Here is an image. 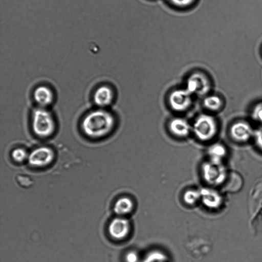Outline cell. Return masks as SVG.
<instances>
[{
	"label": "cell",
	"instance_id": "obj_11",
	"mask_svg": "<svg viewBox=\"0 0 262 262\" xmlns=\"http://www.w3.org/2000/svg\"><path fill=\"white\" fill-rule=\"evenodd\" d=\"M168 128L172 134L180 138L187 137L192 131V125L186 119L181 117L170 120Z\"/></svg>",
	"mask_w": 262,
	"mask_h": 262
},
{
	"label": "cell",
	"instance_id": "obj_20",
	"mask_svg": "<svg viewBox=\"0 0 262 262\" xmlns=\"http://www.w3.org/2000/svg\"><path fill=\"white\" fill-rule=\"evenodd\" d=\"M251 118L262 125V102L255 104L251 111Z\"/></svg>",
	"mask_w": 262,
	"mask_h": 262
},
{
	"label": "cell",
	"instance_id": "obj_3",
	"mask_svg": "<svg viewBox=\"0 0 262 262\" xmlns=\"http://www.w3.org/2000/svg\"><path fill=\"white\" fill-rule=\"evenodd\" d=\"M192 131L195 137L202 141H209L213 139L218 132L217 120L213 116L201 114L192 125Z\"/></svg>",
	"mask_w": 262,
	"mask_h": 262
},
{
	"label": "cell",
	"instance_id": "obj_9",
	"mask_svg": "<svg viewBox=\"0 0 262 262\" xmlns=\"http://www.w3.org/2000/svg\"><path fill=\"white\" fill-rule=\"evenodd\" d=\"M248 206L250 216L262 211V175L255 181L250 190Z\"/></svg>",
	"mask_w": 262,
	"mask_h": 262
},
{
	"label": "cell",
	"instance_id": "obj_7",
	"mask_svg": "<svg viewBox=\"0 0 262 262\" xmlns=\"http://www.w3.org/2000/svg\"><path fill=\"white\" fill-rule=\"evenodd\" d=\"M192 95L185 88L172 91L168 96L170 107L177 112H184L191 105Z\"/></svg>",
	"mask_w": 262,
	"mask_h": 262
},
{
	"label": "cell",
	"instance_id": "obj_8",
	"mask_svg": "<svg viewBox=\"0 0 262 262\" xmlns=\"http://www.w3.org/2000/svg\"><path fill=\"white\" fill-rule=\"evenodd\" d=\"M54 158L52 149L47 146H41L33 149L28 157L29 163L35 167H44L52 163Z\"/></svg>",
	"mask_w": 262,
	"mask_h": 262
},
{
	"label": "cell",
	"instance_id": "obj_5",
	"mask_svg": "<svg viewBox=\"0 0 262 262\" xmlns=\"http://www.w3.org/2000/svg\"><path fill=\"white\" fill-rule=\"evenodd\" d=\"M254 132L251 124L244 120L235 121L229 128L230 137L239 143H245L253 138Z\"/></svg>",
	"mask_w": 262,
	"mask_h": 262
},
{
	"label": "cell",
	"instance_id": "obj_21",
	"mask_svg": "<svg viewBox=\"0 0 262 262\" xmlns=\"http://www.w3.org/2000/svg\"><path fill=\"white\" fill-rule=\"evenodd\" d=\"M201 196V193L196 191L190 190L185 193L184 199L187 203L192 204L197 202Z\"/></svg>",
	"mask_w": 262,
	"mask_h": 262
},
{
	"label": "cell",
	"instance_id": "obj_22",
	"mask_svg": "<svg viewBox=\"0 0 262 262\" xmlns=\"http://www.w3.org/2000/svg\"><path fill=\"white\" fill-rule=\"evenodd\" d=\"M172 6L178 8H184L193 5L196 0H167Z\"/></svg>",
	"mask_w": 262,
	"mask_h": 262
},
{
	"label": "cell",
	"instance_id": "obj_2",
	"mask_svg": "<svg viewBox=\"0 0 262 262\" xmlns=\"http://www.w3.org/2000/svg\"><path fill=\"white\" fill-rule=\"evenodd\" d=\"M32 128L33 133L40 138L51 136L56 129V122L53 116L45 108L35 110L32 116Z\"/></svg>",
	"mask_w": 262,
	"mask_h": 262
},
{
	"label": "cell",
	"instance_id": "obj_23",
	"mask_svg": "<svg viewBox=\"0 0 262 262\" xmlns=\"http://www.w3.org/2000/svg\"><path fill=\"white\" fill-rule=\"evenodd\" d=\"M253 139L256 146L262 151V125L255 130Z\"/></svg>",
	"mask_w": 262,
	"mask_h": 262
},
{
	"label": "cell",
	"instance_id": "obj_19",
	"mask_svg": "<svg viewBox=\"0 0 262 262\" xmlns=\"http://www.w3.org/2000/svg\"><path fill=\"white\" fill-rule=\"evenodd\" d=\"M11 157L13 160L20 163L28 159L29 154L24 148L18 147L12 151Z\"/></svg>",
	"mask_w": 262,
	"mask_h": 262
},
{
	"label": "cell",
	"instance_id": "obj_14",
	"mask_svg": "<svg viewBox=\"0 0 262 262\" xmlns=\"http://www.w3.org/2000/svg\"><path fill=\"white\" fill-rule=\"evenodd\" d=\"M243 179L237 172L231 171L228 173L225 181V190L229 193H235L239 191L243 186Z\"/></svg>",
	"mask_w": 262,
	"mask_h": 262
},
{
	"label": "cell",
	"instance_id": "obj_15",
	"mask_svg": "<svg viewBox=\"0 0 262 262\" xmlns=\"http://www.w3.org/2000/svg\"><path fill=\"white\" fill-rule=\"evenodd\" d=\"M200 193L203 203L207 207L216 208L221 205L222 198L217 191L210 189H204Z\"/></svg>",
	"mask_w": 262,
	"mask_h": 262
},
{
	"label": "cell",
	"instance_id": "obj_18",
	"mask_svg": "<svg viewBox=\"0 0 262 262\" xmlns=\"http://www.w3.org/2000/svg\"><path fill=\"white\" fill-rule=\"evenodd\" d=\"M133 204L130 199L127 198H122L115 203V212L118 214H124L131 211Z\"/></svg>",
	"mask_w": 262,
	"mask_h": 262
},
{
	"label": "cell",
	"instance_id": "obj_17",
	"mask_svg": "<svg viewBox=\"0 0 262 262\" xmlns=\"http://www.w3.org/2000/svg\"><path fill=\"white\" fill-rule=\"evenodd\" d=\"M204 107L212 112H217L221 110L223 106V100L217 95H207L203 100Z\"/></svg>",
	"mask_w": 262,
	"mask_h": 262
},
{
	"label": "cell",
	"instance_id": "obj_6",
	"mask_svg": "<svg viewBox=\"0 0 262 262\" xmlns=\"http://www.w3.org/2000/svg\"><path fill=\"white\" fill-rule=\"evenodd\" d=\"M203 172L208 182L214 185L224 183L228 175L226 169L222 163L211 161L204 165Z\"/></svg>",
	"mask_w": 262,
	"mask_h": 262
},
{
	"label": "cell",
	"instance_id": "obj_1",
	"mask_svg": "<svg viewBox=\"0 0 262 262\" xmlns=\"http://www.w3.org/2000/svg\"><path fill=\"white\" fill-rule=\"evenodd\" d=\"M116 124L114 116L103 108L90 111L84 116L81 123L83 133L92 139H99L109 135Z\"/></svg>",
	"mask_w": 262,
	"mask_h": 262
},
{
	"label": "cell",
	"instance_id": "obj_24",
	"mask_svg": "<svg viewBox=\"0 0 262 262\" xmlns=\"http://www.w3.org/2000/svg\"><path fill=\"white\" fill-rule=\"evenodd\" d=\"M126 259L128 262H136L137 260V256L135 253L130 252L127 255Z\"/></svg>",
	"mask_w": 262,
	"mask_h": 262
},
{
	"label": "cell",
	"instance_id": "obj_16",
	"mask_svg": "<svg viewBox=\"0 0 262 262\" xmlns=\"http://www.w3.org/2000/svg\"><path fill=\"white\" fill-rule=\"evenodd\" d=\"M210 161L215 163H222L226 157L227 150L226 146L221 143H214L211 145L208 149Z\"/></svg>",
	"mask_w": 262,
	"mask_h": 262
},
{
	"label": "cell",
	"instance_id": "obj_12",
	"mask_svg": "<svg viewBox=\"0 0 262 262\" xmlns=\"http://www.w3.org/2000/svg\"><path fill=\"white\" fill-rule=\"evenodd\" d=\"M33 96L35 102L42 108L51 105L54 99V93L51 89L43 85L35 88Z\"/></svg>",
	"mask_w": 262,
	"mask_h": 262
},
{
	"label": "cell",
	"instance_id": "obj_13",
	"mask_svg": "<svg viewBox=\"0 0 262 262\" xmlns=\"http://www.w3.org/2000/svg\"><path fill=\"white\" fill-rule=\"evenodd\" d=\"M130 225L129 222L123 218H116L110 223L108 232L110 235L115 239H122L128 234Z\"/></svg>",
	"mask_w": 262,
	"mask_h": 262
},
{
	"label": "cell",
	"instance_id": "obj_4",
	"mask_svg": "<svg viewBox=\"0 0 262 262\" xmlns=\"http://www.w3.org/2000/svg\"><path fill=\"white\" fill-rule=\"evenodd\" d=\"M211 88L208 77L203 73L195 72L191 74L186 81L185 89L192 95L206 96Z\"/></svg>",
	"mask_w": 262,
	"mask_h": 262
},
{
	"label": "cell",
	"instance_id": "obj_10",
	"mask_svg": "<svg viewBox=\"0 0 262 262\" xmlns=\"http://www.w3.org/2000/svg\"><path fill=\"white\" fill-rule=\"evenodd\" d=\"M114 93L113 90L106 85L97 88L94 92L93 100L94 103L99 108L106 107L113 101Z\"/></svg>",
	"mask_w": 262,
	"mask_h": 262
}]
</instances>
